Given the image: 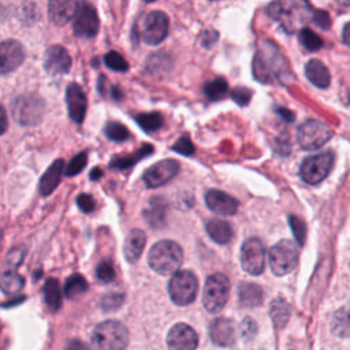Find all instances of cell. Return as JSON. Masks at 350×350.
<instances>
[{"instance_id":"8d00e7d4","label":"cell","mask_w":350,"mask_h":350,"mask_svg":"<svg viewBox=\"0 0 350 350\" xmlns=\"http://www.w3.org/2000/svg\"><path fill=\"white\" fill-rule=\"evenodd\" d=\"M104 133H105L107 138H109L111 141H115V142L126 141L130 137L127 127L119 122H108L104 127Z\"/></svg>"},{"instance_id":"2e32d148","label":"cell","mask_w":350,"mask_h":350,"mask_svg":"<svg viewBox=\"0 0 350 350\" xmlns=\"http://www.w3.org/2000/svg\"><path fill=\"white\" fill-rule=\"evenodd\" d=\"M44 68L51 75L67 74L71 68V57L60 45H51L44 55Z\"/></svg>"},{"instance_id":"7bdbcfd3","label":"cell","mask_w":350,"mask_h":350,"mask_svg":"<svg viewBox=\"0 0 350 350\" xmlns=\"http://www.w3.org/2000/svg\"><path fill=\"white\" fill-rule=\"evenodd\" d=\"M172 150H175L183 156H191L194 153V145H193L189 134H183L182 137H179V139L175 142V145H172Z\"/></svg>"},{"instance_id":"d6986e66","label":"cell","mask_w":350,"mask_h":350,"mask_svg":"<svg viewBox=\"0 0 350 350\" xmlns=\"http://www.w3.org/2000/svg\"><path fill=\"white\" fill-rule=\"evenodd\" d=\"M66 100L68 107V115L75 123H82L86 113V96L79 85L70 83L66 92Z\"/></svg>"},{"instance_id":"836d02e7","label":"cell","mask_w":350,"mask_h":350,"mask_svg":"<svg viewBox=\"0 0 350 350\" xmlns=\"http://www.w3.org/2000/svg\"><path fill=\"white\" fill-rule=\"evenodd\" d=\"M23 283H25L23 278L21 275H18L16 271H5V269H3L0 284H1V290L5 294L18 293L23 287Z\"/></svg>"},{"instance_id":"e575fe53","label":"cell","mask_w":350,"mask_h":350,"mask_svg":"<svg viewBox=\"0 0 350 350\" xmlns=\"http://www.w3.org/2000/svg\"><path fill=\"white\" fill-rule=\"evenodd\" d=\"M135 120L139 124V127H142L146 133H152V131H156V130L161 129L163 122H164L160 112L139 113V115L135 116Z\"/></svg>"},{"instance_id":"8fae6325","label":"cell","mask_w":350,"mask_h":350,"mask_svg":"<svg viewBox=\"0 0 350 350\" xmlns=\"http://www.w3.org/2000/svg\"><path fill=\"white\" fill-rule=\"evenodd\" d=\"M168 16L156 10V11H150L149 14L145 15L144 22H142V27H141V38L145 44L148 45H157L160 44L168 33Z\"/></svg>"},{"instance_id":"d590c367","label":"cell","mask_w":350,"mask_h":350,"mask_svg":"<svg viewBox=\"0 0 350 350\" xmlns=\"http://www.w3.org/2000/svg\"><path fill=\"white\" fill-rule=\"evenodd\" d=\"M298 40L301 45L309 52H316L323 48L321 37L308 27H304L301 31H298Z\"/></svg>"},{"instance_id":"7a4b0ae2","label":"cell","mask_w":350,"mask_h":350,"mask_svg":"<svg viewBox=\"0 0 350 350\" xmlns=\"http://www.w3.org/2000/svg\"><path fill=\"white\" fill-rule=\"evenodd\" d=\"M314 11L306 1H275L267 8V14L290 34L301 31L309 21H313Z\"/></svg>"},{"instance_id":"bcb514c9","label":"cell","mask_w":350,"mask_h":350,"mask_svg":"<svg viewBox=\"0 0 350 350\" xmlns=\"http://www.w3.org/2000/svg\"><path fill=\"white\" fill-rule=\"evenodd\" d=\"M77 205L79 206V209H81L82 212L90 213V212L94 211L96 202H94V200H93L92 196L82 193V194H79V196L77 197Z\"/></svg>"},{"instance_id":"d4e9b609","label":"cell","mask_w":350,"mask_h":350,"mask_svg":"<svg viewBox=\"0 0 350 350\" xmlns=\"http://www.w3.org/2000/svg\"><path fill=\"white\" fill-rule=\"evenodd\" d=\"M205 230L208 235L220 245H226L232 239L234 231L230 223L220 220V219H212L205 224Z\"/></svg>"},{"instance_id":"603a6c76","label":"cell","mask_w":350,"mask_h":350,"mask_svg":"<svg viewBox=\"0 0 350 350\" xmlns=\"http://www.w3.org/2000/svg\"><path fill=\"white\" fill-rule=\"evenodd\" d=\"M145 242H146V235L139 228H134L127 234V237L124 239L123 252H124V257L129 262H135L139 258V256L145 247Z\"/></svg>"},{"instance_id":"30bf717a","label":"cell","mask_w":350,"mask_h":350,"mask_svg":"<svg viewBox=\"0 0 350 350\" xmlns=\"http://www.w3.org/2000/svg\"><path fill=\"white\" fill-rule=\"evenodd\" d=\"M334 165V154L332 152H324L314 156L306 157L301 167L299 175L304 182L309 185H317L327 178Z\"/></svg>"},{"instance_id":"6da1fadb","label":"cell","mask_w":350,"mask_h":350,"mask_svg":"<svg viewBox=\"0 0 350 350\" xmlns=\"http://www.w3.org/2000/svg\"><path fill=\"white\" fill-rule=\"evenodd\" d=\"M254 78L264 83H271L273 79L284 83L286 79L291 78L290 68L286 59L278 49V46L269 41L261 44L253 60Z\"/></svg>"},{"instance_id":"4fadbf2b","label":"cell","mask_w":350,"mask_h":350,"mask_svg":"<svg viewBox=\"0 0 350 350\" xmlns=\"http://www.w3.org/2000/svg\"><path fill=\"white\" fill-rule=\"evenodd\" d=\"M178 172H179V163L174 159H165L149 167L144 172L142 179L146 187L154 189L170 182L172 178L176 176Z\"/></svg>"},{"instance_id":"8992f818","label":"cell","mask_w":350,"mask_h":350,"mask_svg":"<svg viewBox=\"0 0 350 350\" xmlns=\"http://www.w3.org/2000/svg\"><path fill=\"white\" fill-rule=\"evenodd\" d=\"M230 294V282L223 273L211 275L204 287L202 304L204 308L211 313L220 312L227 304Z\"/></svg>"},{"instance_id":"ba28073f","label":"cell","mask_w":350,"mask_h":350,"mask_svg":"<svg viewBox=\"0 0 350 350\" xmlns=\"http://www.w3.org/2000/svg\"><path fill=\"white\" fill-rule=\"evenodd\" d=\"M198 280L191 271H178L168 283V293L176 305H189L196 299Z\"/></svg>"},{"instance_id":"7dc6e473","label":"cell","mask_w":350,"mask_h":350,"mask_svg":"<svg viewBox=\"0 0 350 350\" xmlns=\"http://www.w3.org/2000/svg\"><path fill=\"white\" fill-rule=\"evenodd\" d=\"M257 332V324L254 320H252L250 317H246L242 324H241V334L245 339H252L254 338Z\"/></svg>"},{"instance_id":"60d3db41","label":"cell","mask_w":350,"mask_h":350,"mask_svg":"<svg viewBox=\"0 0 350 350\" xmlns=\"http://www.w3.org/2000/svg\"><path fill=\"white\" fill-rule=\"evenodd\" d=\"M96 276L100 282L103 283H109L115 279L116 273H115V269H113V265L111 264V261H101L98 262L97 268H96Z\"/></svg>"},{"instance_id":"f35d334b","label":"cell","mask_w":350,"mask_h":350,"mask_svg":"<svg viewBox=\"0 0 350 350\" xmlns=\"http://www.w3.org/2000/svg\"><path fill=\"white\" fill-rule=\"evenodd\" d=\"M104 62H105V66L113 71H118V72H124L129 70V63L127 60L118 52L115 51H111L108 53H105L104 56Z\"/></svg>"},{"instance_id":"83f0119b","label":"cell","mask_w":350,"mask_h":350,"mask_svg":"<svg viewBox=\"0 0 350 350\" xmlns=\"http://www.w3.org/2000/svg\"><path fill=\"white\" fill-rule=\"evenodd\" d=\"M269 314L276 327H284L290 317V306L283 298H276L271 302Z\"/></svg>"},{"instance_id":"ffe728a7","label":"cell","mask_w":350,"mask_h":350,"mask_svg":"<svg viewBox=\"0 0 350 350\" xmlns=\"http://www.w3.org/2000/svg\"><path fill=\"white\" fill-rule=\"evenodd\" d=\"M78 8H79V3L77 1L52 0L48 3V16L53 25L63 26L68 21L75 18Z\"/></svg>"},{"instance_id":"484cf974","label":"cell","mask_w":350,"mask_h":350,"mask_svg":"<svg viewBox=\"0 0 350 350\" xmlns=\"http://www.w3.org/2000/svg\"><path fill=\"white\" fill-rule=\"evenodd\" d=\"M239 304L245 308H254L262 302L264 294L260 286L254 283H242L238 288Z\"/></svg>"},{"instance_id":"5bb4252c","label":"cell","mask_w":350,"mask_h":350,"mask_svg":"<svg viewBox=\"0 0 350 350\" xmlns=\"http://www.w3.org/2000/svg\"><path fill=\"white\" fill-rule=\"evenodd\" d=\"M98 16L94 7L86 1L79 3V8L72 23L75 36L81 38H92L98 31Z\"/></svg>"},{"instance_id":"f907efd6","label":"cell","mask_w":350,"mask_h":350,"mask_svg":"<svg viewBox=\"0 0 350 350\" xmlns=\"http://www.w3.org/2000/svg\"><path fill=\"white\" fill-rule=\"evenodd\" d=\"M66 350H89L88 346L79 340V339H71L67 346H66Z\"/></svg>"},{"instance_id":"816d5d0a","label":"cell","mask_w":350,"mask_h":350,"mask_svg":"<svg viewBox=\"0 0 350 350\" xmlns=\"http://www.w3.org/2000/svg\"><path fill=\"white\" fill-rule=\"evenodd\" d=\"M342 40L343 42L350 46V22H347L343 27V31H342Z\"/></svg>"},{"instance_id":"9f6ffc18","label":"cell","mask_w":350,"mask_h":350,"mask_svg":"<svg viewBox=\"0 0 350 350\" xmlns=\"http://www.w3.org/2000/svg\"><path fill=\"white\" fill-rule=\"evenodd\" d=\"M347 98H349V104H350V93H349V97H347Z\"/></svg>"},{"instance_id":"f546056e","label":"cell","mask_w":350,"mask_h":350,"mask_svg":"<svg viewBox=\"0 0 350 350\" xmlns=\"http://www.w3.org/2000/svg\"><path fill=\"white\" fill-rule=\"evenodd\" d=\"M152 150H153V148L150 145H144L135 153H131V154H127V156H122V157H115L111 161V167L116 168V170H126V168L134 165L139 159L148 156Z\"/></svg>"},{"instance_id":"7402d4cb","label":"cell","mask_w":350,"mask_h":350,"mask_svg":"<svg viewBox=\"0 0 350 350\" xmlns=\"http://www.w3.org/2000/svg\"><path fill=\"white\" fill-rule=\"evenodd\" d=\"M63 171H64V161L62 159L55 160L48 167V170L42 174V176L40 179V193H41V196L46 197L56 189V186L59 185V182L62 179Z\"/></svg>"},{"instance_id":"db71d44e","label":"cell","mask_w":350,"mask_h":350,"mask_svg":"<svg viewBox=\"0 0 350 350\" xmlns=\"http://www.w3.org/2000/svg\"><path fill=\"white\" fill-rule=\"evenodd\" d=\"M101 175H103V171H101L100 168H93V170L90 171V179H92V180L100 179Z\"/></svg>"},{"instance_id":"44dd1931","label":"cell","mask_w":350,"mask_h":350,"mask_svg":"<svg viewBox=\"0 0 350 350\" xmlns=\"http://www.w3.org/2000/svg\"><path fill=\"white\" fill-rule=\"evenodd\" d=\"M211 338L219 346H231L235 342V327L232 320L226 317L215 319L211 323Z\"/></svg>"},{"instance_id":"c3c4849f","label":"cell","mask_w":350,"mask_h":350,"mask_svg":"<svg viewBox=\"0 0 350 350\" xmlns=\"http://www.w3.org/2000/svg\"><path fill=\"white\" fill-rule=\"evenodd\" d=\"M313 22L321 27V29H328L331 26V18L329 15L323 11V10H316L314 11V15H313Z\"/></svg>"},{"instance_id":"f6af8a7d","label":"cell","mask_w":350,"mask_h":350,"mask_svg":"<svg viewBox=\"0 0 350 350\" xmlns=\"http://www.w3.org/2000/svg\"><path fill=\"white\" fill-rule=\"evenodd\" d=\"M231 97L232 100L238 104V105H247L249 101H250V97H252V90H249L245 86H237L231 90Z\"/></svg>"},{"instance_id":"74e56055","label":"cell","mask_w":350,"mask_h":350,"mask_svg":"<svg viewBox=\"0 0 350 350\" xmlns=\"http://www.w3.org/2000/svg\"><path fill=\"white\" fill-rule=\"evenodd\" d=\"M25 254H26V247L25 246H15L12 247L5 258H4V265H3V269L5 271H16V268L22 264L23 258H25Z\"/></svg>"},{"instance_id":"9c48e42d","label":"cell","mask_w":350,"mask_h":350,"mask_svg":"<svg viewBox=\"0 0 350 350\" xmlns=\"http://www.w3.org/2000/svg\"><path fill=\"white\" fill-rule=\"evenodd\" d=\"M332 130L320 120L308 119L298 127L297 139L302 149L314 150L321 148L327 141L332 138Z\"/></svg>"},{"instance_id":"11a10c76","label":"cell","mask_w":350,"mask_h":350,"mask_svg":"<svg viewBox=\"0 0 350 350\" xmlns=\"http://www.w3.org/2000/svg\"><path fill=\"white\" fill-rule=\"evenodd\" d=\"M1 115H3V129H1V133H4L5 131V129H7V118H5V111L4 109H1Z\"/></svg>"},{"instance_id":"681fc988","label":"cell","mask_w":350,"mask_h":350,"mask_svg":"<svg viewBox=\"0 0 350 350\" xmlns=\"http://www.w3.org/2000/svg\"><path fill=\"white\" fill-rule=\"evenodd\" d=\"M217 37H219V34H217V31H215V30H206V31H204V34H202V37H201L202 46H204V48H211V46L216 42Z\"/></svg>"},{"instance_id":"7c38bea8","label":"cell","mask_w":350,"mask_h":350,"mask_svg":"<svg viewBox=\"0 0 350 350\" xmlns=\"http://www.w3.org/2000/svg\"><path fill=\"white\" fill-rule=\"evenodd\" d=\"M241 265L250 275H260L265 268V247L258 238H249L241 247Z\"/></svg>"},{"instance_id":"e0dca14e","label":"cell","mask_w":350,"mask_h":350,"mask_svg":"<svg viewBox=\"0 0 350 350\" xmlns=\"http://www.w3.org/2000/svg\"><path fill=\"white\" fill-rule=\"evenodd\" d=\"M25 60L22 45L15 40H5L0 45V70L1 74L16 70Z\"/></svg>"},{"instance_id":"f1b7e54d","label":"cell","mask_w":350,"mask_h":350,"mask_svg":"<svg viewBox=\"0 0 350 350\" xmlns=\"http://www.w3.org/2000/svg\"><path fill=\"white\" fill-rule=\"evenodd\" d=\"M164 215H165V202L164 200L154 197L150 200V205L148 211L145 212L146 220L152 227H159L164 221Z\"/></svg>"},{"instance_id":"ab89813d","label":"cell","mask_w":350,"mask_h":350,"mask_svg":"<svg viewBox=\"0 0 350 350\" xmlns=\"http://www.w3.org/2000/svg\"><path fill=\"white\" fill-rule=\"evenodd\" d=\"M288 224L293 230V234L298 242V245H304L305 242V238H306V224L298 217V216H288Z\"/></svg>"},{"instance_id":"ee69618b","label":"cell","mask_w":350,"mask_h":350,"mask_svg":"<svg viewBox=\"0 0 350 350\" xmlns=\"http://www.w3.org/2000/svg\"><path fill=\"white\" fill-rule=\"evenodd\" d=\"M123 304V294L111 293L105 294L101 299V306L104 310H115Z\"/></svg>"},{"instance_id":"4dcf8cb0","label":"cell","mask_w":350,"mask_h":350,"mask_svg":"<svg viewBox=\"0 0 350 350\" xmlns=\"http://www.w3.org/2000/svg\"><path fill=\"white\" fill-rule=\"evenodd\" d=\"M228 93V83L223 78H213L204 85V94L211 101L221 100Z\"/></svg>"},{"instance_id":"b9f144b4","label":"cell","mask_w":350,"mask_h":350,"mask_svg":"<svg viewBox=\"0 0 350 350\" xmlns=\"http://www.w3.org/2000/svg\"><path fill=\"white\" fill-rule=\"evenodd\" d=\"M86 160H88L86 152H81L79 154H77L75 157H72L71 161L67 164L66 175H67V176H74V175L79 174V172L85 168Z\"/></svg>"},{"instance_id":"9a60e30c","label":"cell","mask_w":350,"mask_h":350,"mask_svg":"<svg viewBox=\"0 0 350 350\" xmlns=\"http://www.w3.org/2000/svg\"><path fill=\"white\" fill-rule=\"evenodd\" d=\"M197 342L198 336L196 331L185 323L175 324L167 335V345L170 350H196Z\"/></svg>"},{"instance_id":"3957f363","label":"cell","mask_w":350,"mask_h":350,"mask_svg":"<svg viewBox=\"0 0 350 350\" xmlns=\"http://www.w3.org/2000/svg\"><path fill=\"white\" fill-rule=\"evenodd\" d=\"M182 261H183L182 247L174 241H168V239L154 243L148 254L149 267L160 275L178 272L179 267L182 265Z\"/></svg>"},{"instance_id":"52a82bcc","label":"cell","mask_w":350,"mask_h":350,"mask_svg":"<svg viewBox=\"0 0 350 350\" xmlns=\"http://www.w3.org/2000/svg\"><path fill=\"white\" fill-rule=\"evenodd\" d=\"M268 258L271 269L276 276L287 275L298 262V247L293 241L282 239L271 247Z\"/></svg>"},{"instance_id":"277c9868","label":"cell","mask_w":350,"mask_h":350,"mask_svg":"<svg viewBox=\"0 0 350 350\" xmlns=\"http://www.w3.org/2000/svg\"><path fill=\"white\" fill-rule=\"evenodd\" d=\"M96 350H124L129 343L127 328L115 320L100 323L92 334Z\"/></svg>"},{"instance_id":"1f68e13d","label":"cell","mask_w":350,"mask_h":350,"mask_svg":"<svg viewBox=\"0 0 350 350\" xmlns=\"http://www.w3.org/2000/svg\"><path fill=\"white\" fill-rule=\"evenodd\" d=\"M88 290V282L79 273H74L67 278L64 284V294L67 298L74 299L81 297Z\"/></svg>"},{"instance_id":"5b68a950","label":"cell","mask_w":350,"mask_h":350,"mask_svg":"<svg viewBox=\"0 0 350 350\" xmlns=\"http://www.w3.org/2000/svg\"><path fill=\"white\" fill-rule=\"evenodd\" d=\"M11 115L22 126H34L42 119L44 101L36 94H21L11 103Z\"/></svg>"},{"instance_id":"cb8c5ba5","label":"cell","mask_w":350,"mask_h":350,"mask_svg":"<svg viewBox=\"0 0 350 350\" xmlns=\"http://www.w3.org/2000/svg\"><path fill=\"white\" fill-rule=\"evenodd\" d=\"M305 75L314 86L320 89L328 88L331 82V75L327 66L317 59H312L305 64Z\"/></svg>"},{"instance_id":"ac0fdd59","label":"cell","mask_w":350,"mask_h":350,"mask_svg":"<svg viewBox=\"0 0 350 350\" xmlns=\"http://www.w3.org/2000/svg\"><path fill=\"white\" fill-rule=\"evenodd\" d=\"M205 204L212 212L221 216H231L238 211V201L230 194L216 189H211L205 193Z\"/></svg>"},{"instance_id":"f5cc1de1","label":"cell","mask_w":350,"mask_h":350,"mask_svg":"<svg viewBox=\"0 0 350 350\" xmlns=\"http://www.w3.org/2000/svg\"><path fill=\"white\" fill-rule=\"evenodd\" d=\"M276 112H278L279 115H282V116L284 118V120H287V122H291V120H293V118H294V115H293L290 111L284 109V108H278V109H276Z\"/></svg>"},{"instance_id":"4316f807","label":"cell","mask_w":350,"mask_h":350,"mask_svg":"<svg viewBox=\"0 0 350 350\" xmlns=\"http://www.w3.org/2000/svg\"><path fill=\"white\" fill-rule=\"evenodd\" d=\"M331 329L335 335L340 338L350 336V309L349 308H340L334 313L332 321H331Z\"/></svg>"},{"instance_id":"d6a6232c","label":"cell","mask_w":350,"mask_h":350,"mask_svg":"<svg viewBox=\"0 0 350 350\" xmlns=\"http://www.w3.org/2000/svg\"><path fill=\"white\" fill-rule=\"evenodd\" d=\"M44 298L52 310H57L62 305V293L56 279H48L44 284Z\"/></svg>"}]
</instances>
